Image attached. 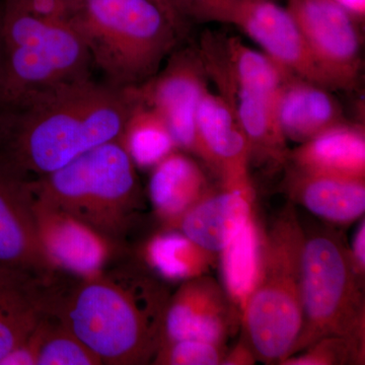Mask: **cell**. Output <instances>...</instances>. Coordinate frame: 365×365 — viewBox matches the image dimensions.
Masks as SVG:
<instances>
[{
    "mask_svg": "<svg viewBox=\"0 0 365 365\" xmlns=\"http://www.w3.org/2000/svg\"><path fill=\"white\" fill-rule=\"evenodd\" d=\"M241 325V312L222 283L206 274L182 281L176 294L170 297L162 344L192 338L225 345Z\"/></svg>",
    "mask_w": 365,
    "mask_h": 365,
    "instance_id": "12",
    "label": "cell"
},
{
    "mask_svg": "<svg viewBox=\"0 0 365 365\" xmlns=\"http://www.w3.org/2000/svg\"><path fill=\"white\" fill-rule=\"evenodd\" d=\"M145 259L153 270L169 280L206 275L218 265V253L202 248L177 230L155 235L146 245Z\"/></svg>",
    "mask_w": 365,
    "mask_h": 365,
    "instance_id": "24",
    "label": "cell"
},
{
    "mask_svg": "<svg viewBox=\"0 0 365 365\" xmlns=\"http://www.w3.org/2000/svg\"><path fill=\"white\" fill-rule=\"evenodd\" d=\"M242 0H175L182 20L232 24Z\"/></svg>",
    "mask_w": 365,
    "mask_h": 365,
    "instance_id": "28",
    "label": "cell"
},
{
    "mask_svg": "<svg viewBox=\"0 0 365 365\" xmlns=\"http://www.w3.org/2000/svg\"><path fill=\"white\" fill-rule=\"evenodd\" d=\"M34 199L83 223L106 240L126 232L140 208L136 167L119 141L86 151L31 181Z\"/></svg>",
    "mask_w": 365,
    "mask_h": 365,
    "instance_id": "5",
    "label": "cell"
},
{
    "mask_svg": "<svg viewBox=\"0 0 365 365\" xmlns=\"http://www.w3.org/2000/svg\"><path fill=\"white\" fill-rule=\"evenodd\" d=\"M199 55L246 134L251 162L278 167L290 151L276 114V98L287 71L237 39L206 37Z\"/></svg>",
    "mask_w": 365,
    "mask_h": 365,
    "instance_id": "6",
    "label": "cell"
},
{
    "mask_svg": "<svg viewBox=\"0 0 365 365\" xmlns=\"http://www.w3.org/2000/svg\"><path fill=\"white\" fill-rule=\"evenodd\" d=\"M1 7L43 20L71 23L73 0H1Z\"/></svg>",
    "mask_w": 365,
    "mask_h": 365,
    "instance_id": "29",
    "label": "cell"
},
{
    "mask_svg": "<svg viewBox=\"0 0 365 365\" xmlns=\"http://www.w3.org/2000/svg\"><path fill=\"white\" fill-rule=\"evenodd\" d=\"M254 188H222L204 197L174 230L208 251L220 253L254 215Z\"/></svg>",
    "mask_w": 365,
    "mask_h": 365,
    "instance_id": "18",
    "label": "cell"
},
{
    "mask_svg": "<svg viewBox=\"0 0 365 365\" xmlns=\"http://www.w3.org/2000/svg\"><path fill=\"white\" fill-rule=\"evenodd\" d=\"M133 104L119 143L136 168L153 169L160 160L179 150L170 127L163 118L134 95Z\"/></svg>",
    "mask_w": 365,
    "mask_h": 365,
    "instance_id": "23",
    "label": "cell"
},
{
    "mask_svg": "<svg viewBox=\"0 0 365 365\" xmlns=\"http://www.w3.org/2000/svg\"><path fill=\"white\" fill-rule=\"evenodd\" d=\"M215 189L202 168L186 153L174 151L153 168L148 185L151 203L167 230Z\"/></svg>",
    "mask_w": 365,
    "mask_h": 365,
    "instance_id": "20",
    "label": "cell"
},
{
    "mask_svg": "<svg viewBox=\"0 0 365 365\" xmlns=\"http://www.w3.org/2000/svg\"><path fill=\"white\" fill-rule=\"evenodd\" d=\"M288 160L295 169L365 180L364 128L343 123L299 144Z\"/></svg>",
    "mask_w": 365,
    "mask_h": 365,
    "instance_id": "21",
    "label": "cell"
},
{
    "mask_svg": "<svg viewBox=\"0 0 365 365\" xmlns=\"http://www.w3.org/2000/svg\"><path fill=\"white\" fill-rule=\"evenodd\" d=\"M287 9L331 88H354L361 57L352 14L335 0H289Z\"/></svg>",
    "mask_w": 365,
    "mask_h": 365,
    "instance_id": "9",
    "label": "cell"
},
{
    "mask_svg": "<svg viewBox=\"0 0 365 365\" xmlns=\"http://www.w3.org/2000/svg\"><path fill=\"white\" fill-rule=\"evenodd\" d=\"M196 127L200 160L220 178L222 188H253L248 138L227 103L208 88L199 104Z\"/></svg>",
    "mask_w": 365,
    "mask_h": 365,
    "instance_id": "14",
    "label": "cell"
},
{
    "mask_svg": "<svg viewBox=\"0 0 365 365\" xmlns=\"http://www.w3.org/2000/svg\"><path fill=\"white\" fill-rule=\"evenodd\" d=\"M0 14H1V1H0ZM2 76H4V45L0 34V112L2 110Z\"/></svg>",
    "mask_w": 365,
    "mask_h": 365,
    "instance_id": "34",
    "label": "cell"
},
{
    "mask_svg": "<svg viewBox=\"0 0 365 365\" xmlns=\"http://www.w3.org/2000/svg\"><path fill=\"white\" fill-rule=\"evenodd\" d=\"M71 24L106 83L121 88L153 78L182 36L151 0H73Z\"/></svg>",
    "mask_w": 365,
    "mask_h": 365,
    "instance_id": "4",
    "label": "cell"
},
{
    "mask_svg": "<svg viewBox=\"0 0 365 365\" xmlns=\"http://www.w3.org/2000/svg\"><path fill=\"white\" fill-rule=\"evenodd\" d=\"M292 203L334 225H349L364 215L365 180L294 169L287 179Z\"/></svg>",
    "mask_w": 365,
    "mask_h": 365,
    "instance_id": "19",
    "label": "cell"
},
{
    "mask_svg": "<svg viewBox=\"0 0 365 365\" xmlns=\"http://www.w3.org/2000/svg\"><path fill=\"white\" fill-rule=\"evenodd\" d=\"M276 114L287 140L299 144L345 122L340 105L328 88L288 72L276 98Z\"/></svg>",
    "mask_w": 365,
    "mask_h": 365,
    "instance_id": "17",
    "label": "cell"
},
{
    "mask_svg": "<svg viewBox=\"0 0 365 365\" xmlns=\"http://www.w3.org/2000/svg\"><path fill=\"white\" fill-rule=\"evenodd\" d=\"M227 346L201 339H181L163 343L155 356V364H222Z\"/></svg>",
    "mask_w": 365,
    "mask_h": 365,
    "instance_id": "27",
    "label": "cell"
},
{
    "mask_svg": "<svg viewBox=\"0 0 365 365\" xmlns=\"http://www.w3.org/2000/svg\"><path fill=\"white\" fill-rule=\"evenodd\" d=\"M130 88L91 78L26 98L0 112V165L33 181L86 151L119 141Z\"/></svg>",
    "mask_w": 365,
    "mask_h": 365,
    "instance_id": "1",
    "label": "cell"
},
{
    "mask_svg": "<svg viewBox=\"0 0 365 365\" xmlns=\"http://www.w3.org/2000/svg\"><path fill=\"white\" fill-rule=\"evenodd\" d=\"M151 1L158 4V6H160L165 14H167L170 20L174 23L175 26H177L178 30L182 33V35H184L185 31L187 30V25H188V24L182 20L181 14L178 11L175 0H151Z\"/></svg>",
    "mask_w": 365,
    "mask_h": 365,
    "instance_id": "32",
    "label": "cell"
},
{
    "mask_svg": "<svg viewBox=\"0 0 365 365\" xmlns=\"http://www.w3.org/2000/svg\"><path fill=\"white\" fill-rule=\"evenodd\" d=\"M257 359L255 356L253 350L250 347L248 343L242 338L232 350L227 352L223 365H253L256 364Z\"/></svg>",
    "mask_w": 365,
    "mask_h": 365,
    "instance_id": "31",
    "label": "cell"
},
{
    "mask_svg": "<svg viewBox=\"0 0 365 365\" xmlns=\"http://www.w3.org/2000/svg\"><path fill=\"white\" fill-rule=\"evenodd\" d=\"M336 2L344 7L352 16H364L365 11V0H335Z\"/></svg>",
    "mask_w": 365,
    "mask_h": 365,
    "instance_id": "33",
    "label": "cell"
},
{
    "mask_svg": "<svg viewBox=\"0 0 365 365\" xmlns=\"http://www.w3.org/2000/svg\"><path fill=\"white\" fill-rule=\"evenodd\" d=\"M34 365H98L93 354L54 314H46L26 343Z\"/></svg>",
    "mask_w": 365,
    "mask_h": 365,
    "instance_id": "25",
    "label": "cell"
},
{
    "mask_svg": "<svg viewBox=\"0 0 365 365\" xmlns=\"http://www.w3.org/2000/svg\"><path fill=\"white\" fill-rule=\"evenodd\" d=\"M0 266L48 281L60 272L41 241L31 181L0 165Z\"/></svg>",
    "mask_w": 365,
    "mask_h": 365,
    "instance_id": "11",
    "label": "cell"
},
{
    "mask_svg": "<svg viewBox=\"0 0 365 365\" xmlns=\"http://www.w3.org/2000/svg\"><path fill=\"white\" fill-rule=\"evenodd\" d=\"M0 1H1V0H0Z\"/></svg>",
    "mask_w": 365,
    "mask_h": 365,
    "instance_id": "35",
    "label": "cell"
},
{
    "mask_svg": "<svg viewBox=\"0 0 365 365\" xmlns=\"http://www.w3.org/2000/svg\"><path fill=\"white\" fill-rule=\"evenodd\" d=\"M365 339L330 336L322 338L302 351L290 355L281 365L364 364Z\"/></svg>",
    "mask_w": 365,
    "mask_h": 365,
    "instance_id": "26",
    "label": "cell"
},
{
    "mask_svg": "<svg viewBox=\"0 0 365 365\" xmlns=\"http://www.w3.org/2000/svg\"><path fill=\"white\" fill-rule=\"evenodd\" d=\"M260 245L261 230L253 215L218 253L220 283L242 318L256 279Z\"/></svg>",
    "mask_w": 365,
    "mask_h": 365,
    "instance_id": "22",
    "label": "cell"
},
{
    "mask_svg": "<svg viewBox=\"0 0 365 365\" xmlns=\"http://www.w3.org/2000/svg\"><path fill=\"white\" fill-rule=\"evenodd\" d=\"M2 109L26 98L91 78L90 52L71 23L1 7Z\"/></svg>",
    "mask_w": 365,
    "mask_h": 365,
    "instance_id": "7",
    "label": "cell"
},
{
    "mask_svg": "<svg viewBox=\"0 0 365 365\" xmlns=\"http://www.w3.org/2000/svg\"><path fill=\"white\" fill-rule=\"evenodd\" d=\"M232 24L260 45L266 56L283 71L331 88L288 9L268 0H242Z\"/></svg>",
    "mask_w": 365,
    "mask_h": 365,
    "instance_id": "13",
    "label": "cell"
},
{
    "mask_svg": "<svg viewBox=\"0 0 365 365\" xmlns=\"http://www.w3.org/2000/svg\"><path fill=\"white\" fill-rule=\"evenodd\" d=\"M170 297L157 279L133 269L118 275L60 281L52 314L100 364H145L162 344Z\"/></svg>",
    "mask_w": 365,
    "mask_h": 365,
    "instance_id": "2",
    "label": "cell"
},
{
    "mask_svg": "<svg viewBox=\"0 0 365 365\" xmlns=\"http://www.w3.org/2000/svg\"><path fill=\"white\" fill-rule=\"evenodd\" d=\"M34 211L41 241L61 270L81 276L100 272L108 256V240L36 199Z\"/></svg>",
    "mask_w": 365,
    "mask_h": 365,
    "instance_id": "16",
    "label": "cell"
},
{
    "mask_svg": "<svg viewBox=\"0 0 365 365\" xmlns=\"http://www.w3.org/2000/svg\"><path fill=\"white\" fill-rule=\"evenodd\" d=\"M364 292L342 235L329 227L304 230L302 323L290 355L330 336L365 339Z\"/></svg>",
    "mask_w": 365,
    "mask_h": 365,
    "instance_id": "8",
    "label": "cell"
},
{
    "mask_svg": "<svg viewBox=\"0 0 365 365\" xmlns=\"http://www.w3.org/2000/svg\"><path fill=\"white\" fill-rule=\"evenodd\" d=\"M206 71L198 51L170 54L167 66L143 85L131 88L140 102L155 109L170 127L179 150L200 158L197 112L207 88Z\"/></svg>",
    "mask_w": 365,
    "mask_h": 365,
    "instance_id": "10",
    "label": "cell"
},
{
    "mask_svg": "<svg viewBox=\"0 0 365 365\" xmlns=\"http://www.w3.org/2000/svg\"><path fill=\"white\" fill-rule=\"evenodd\" d=\"M304 227L290 202L265 232L253 289L242 314V338L257 361L280 364L302 329V259Z\"/></svg>",
    "mask_w": 365,
    "mask_h": 365,
    "instance_id": "3",
    "label": "cell"
},
{
    "mask_svg": "<svg viewBox=\"0 0 365 365\" xmlns=\"http://www.w3.org/2000/svg\"><path fill=\"white\" fill-rule=\"evenodd\" d=\"M58 279L0 266V364L25 345L54 307Z\"/></svg>",
    "mask_w": 365,
    "mask_h": 365,
    "instance_id": "15",
    "label": "cell"
},
{
    "mask_svg": "<svg viewBox=\"0 0 365 365\" xmlns=\"http://www.w3.org/2000/svg\"><path fill=\"white\" fill-rule=\"evenodd\" d=\"M349 249L350 259L353 268L360 279L364 281L365 277V222L359 223L356 232L353 237L351 247Z\"/></svg>",
    "mask_w": 365,
    "mask_h": 365,
    "instance_id": "30",
    "label": "cell"
}]
</instances>
